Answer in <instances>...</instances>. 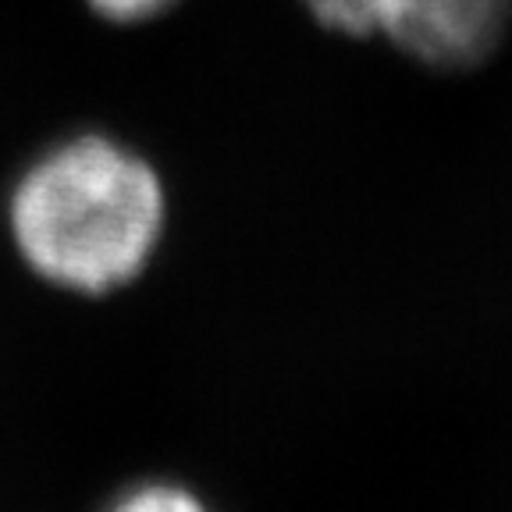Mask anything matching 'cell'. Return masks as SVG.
I'll use <instances>...</instances> for the list:
<instances>
[{
	"label": "cell",
	"instance_id": "obj_2",
	"mask_svg": "<svg viewBox=\"0 0 512 512\" xmlns=\"http://www.w3.org/2000/svg\"><path fill=\"white\" fill-rule=\"evenodd\" d=\"M306 8L349 36H384L438 68H466L498 47L512 0H306Z\"/></svg>",
	"mask_w": 512,
	"mask_h": 512
},
{
	"label": "cell",
	"instance_id": "obj_1",
	"mask_svg": "<svg viewBox=\"0 0 512 512\" xmlns=\"http://www.w3.org/2000/svg\"><path fill=\"white\" fill-rule=\"evenodd\" d=\"M22 256L47 281L111 292L136 278L164 228V189L111 139H72L32 164L11 196Z\"/></svg>",
	"mask_w": 512,
	"mask_h": 512
},
{
	"label": "cell",
	"instance_id": "obj_4",
	"mask_svg": "<svg viewBox=\"0 0 512 512\" xmlns=\"http://www.w3.org/2000/svg\"><path fill=\"white\" fill-rule=\"evenodd\" d=\"M89 4L111 22H143V18L168 11L175 0H89Z\"/></svg>",
	"mask_w": 512,
	"mask_h": 512
},
{
	"label": "cell",
	"instance_id": "obj_3",
	"mask_svg": "<svg viewBox=\"0 0 512 512\" xmlns=\"http://www.w3.org/2000/svg\"><path fill=\"white\" fill-rule=\"evenodd\" d=\"M111 512H207V505L175 484H146L128 491Z\"/></svg>",
	"mask_w": 512,
	"mask_h": 512
}]
</instances>
